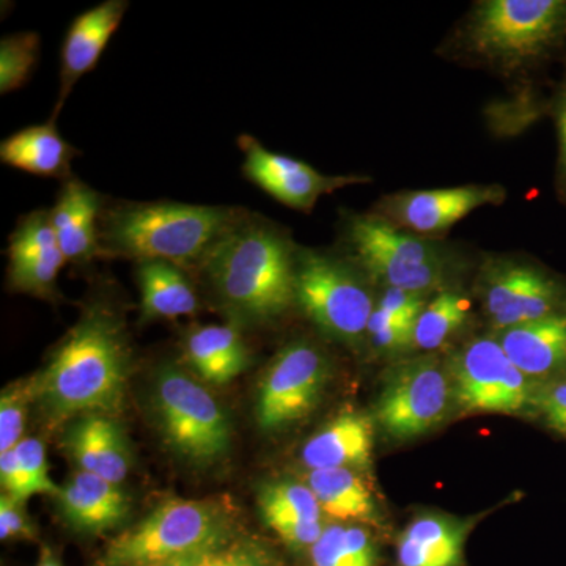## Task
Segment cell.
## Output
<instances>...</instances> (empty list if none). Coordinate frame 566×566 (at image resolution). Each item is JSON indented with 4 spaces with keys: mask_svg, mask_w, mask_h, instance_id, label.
<instances>
[{
    "mask_svg": "<svg viewBox=\"0 0 566 566\" xmlns=\"http://www.w3.org/2000/svg\"><path fill=\"white\" fill-rule=\"evenodd\" d=\"M132 370V346L117 308L95 301L82 312L43 371L35 401L54 423L120 411Z\"/></svg>",
    "mask_w": 566,
    "mask_h": 566,
    "instance_id": "1",
    "label": "cell"
},
{
    "mask_svg": "<svg viewBox=\"0 0 566 566\" xmlns=\"http://www.w3.org/2000/svg\"><path fill=\"white\" fill-rule=\"evenodd\" d=\"M296 251L281 227L245 210L199 271L234 326H259L293 307Z\"/></svg>",
    "mask_w": 566,
    "mask_h": 566,
    "instance_id": "2",
    "label": "cell"
},
{
    "mask_svg": "<svg viewBox=\"0 0 566 566\" xmlns=\"http://www.w3.org/2000/svg\"><path fill=\"white\" fill-rule=\"evenodd\" d=\"M245 210L181 202H122L99 219L103 256L199 270Z\"/></svg>",
    "mask_w": 566,
    "mask_h": 566,
    "instance_id": "3",
    "label": "cell"
},
{
    "mask_svg": "<svg viewBox=\"0 0 566 566\" xmlns=\"http://www.w3.org/2000/svg\"><path fill=\"white\" fill-rule=\"evenodd\" d=\"M566 40V0H483L464 25L468 50L501 70L547 57Z\"/></svg>",
    "mask_w": 566,
    "mask_h": 566,
    "instance_id": "4",
    "label": "cell"
},
{
    "mask_svg": "<svg viewBox=\"0 0 566 566\" xmlns=\"http://www.w3.org/2000/svg\"><path fill=\"white\" fill-rule=\"evenodd\" d=\"M353 262L386 289L428 296L444 290L453 259L447 245L397 229L374 212L345 219Z\"/></svg>",
    "mask_w": 566,
    "mask_h": 566,
    "instance_id": "5",
    "label": "cell"
},
{
    "mask_svg": "<svg viewBox=\"0 0 566 566\" xmlns=\"http://www.w3.org/2000/svg\"><path fill=\"white\" fill-rule=\"evenodd\" d=\"M232 520L218 502L172 499L112 539L95 566H150L230 542Z\"/></svg>",
    "mask_w": 566,
    "mask_h": 566,
    "instance_id": "6",
    "label": "cell"
},
{
    "mask_svg": "<svg viewBox=\"0 0 566 566\" xmlns=\"http://www.w3.org/2000/svg\"><path fill=\"white\" fill-rule=\"evenodd\" d=\"M359 271L354 262L297 245L294 305L327 337L349 346L367 340L376 307Z\"/></svg>",
    "mask_w": 566,
    "mask_h": 566,
    "instance_id": "7",
    "label": "cell"
},
{
    "mask_svg": "<svg viewBox=\"0 0 566 566\" xmlns=\"http://www.w3.org/2000/svg\"><path fill=\"white\" fill-rule=\"evenodd\" d=\"M153 406L167 444L197 465H211L232 447V424L214 395L175 365L156 376Z\"/></svg>",
    "mask_w": 566,
    "mask_h": 566,
    "instance_id": "8",
    "label": "cell"
},
{
    "mask_svg": "<svg viewBox=\"0 0 566 566\" xmlns=\"http://www.w3.org/2000/svg\"><path fill=\"white\" fill-rule=\"evenodd\" d=\"M453 400L463 411L526 415L535 412L539 382L510 359L497 337L469 340L449 363Z\"/></svg>",
    "mask_w": 566,
    "mask_h": 566,
    "instance_id": "9",
    "label": "cell"
},
{
    "mask_svg": "<svg viewBox=\"0 0 566 566\" xmlns=\"http://www.w3.org/2000/svg\"><path fill=\"white\" fill-rule=\"evenodd\" d=\"M453 400L449 367L434 354L403 359L386 371L376 422L395 441L428 433L446 419Z\"/></svg>",
    "mask_w": 566,
    "mask_h": 566,
    "instance_id": "10",
    "label": "cell"
},
{
    "mask_svg": "<svg viewBox=\"0 0 566 566\" xmlns=\"http://www.w3.org/2000/svg\"><path fill=\"white\" fill-rule=\"evenodd\" d=\"M479 294L495 329H512L566 308V283L515 256L488 259L480 271Z\"/></svg>",
    "mask_w": 566,
    "mask_h": 566,
    "instance_id": "11",
    "label": "cell"
},
{
    "mask_svg": "<svg viewBox=\"0 0 566 566\" xmlns=\"http://www.w3.org/2000/svg\"><path fill=\"white\" fill-rule=\"evenodd\" d=\"M329 375V360L318 346L307 340L283 346L260 381L255 405L259 427L282 430L312 415Z\"/></svg>",
    "mask_w": 566,
    "mask_h": 566,
    "instance_id": "12",
    "label": "cell"
},
{
    "mask_svg": "<svg viewBox=\"0 0 566 566\" xmlns=\"http://www.w3.org/2000/svg\"><path fill=\"white\" fill-rule=\"evenodd\" d=\"M505 197V189L501 185L401 191L382 197L374 214L405 232L438 240L472 211L486 205H501Z\"/></svg>",
    "mask_w": 566,
    "mask_h": 566,
    "instance_id": "13",
    "label": "cell"
},
{
    "mask_svg": "<svg viewBox=\"0 0 566 566\" xmlns=\"http://www.w3.org/2000/svg\"><path fill=\"white\" fill-rule=\"evenodd\" d=\"M238 147L243 151L244 177L292 210L311 212L319 197L370 181L359 175H324L300 159L268 150L248 134L238 139Z\"/></svg>",
    "mask_w": 566,
    "mask_h": 566,
    "instance_id": "14",
    "label": "cell"
},
{
    "mask_svg": "<svg viewBox=\"0 0 566 566\" xmlns=\"http://www.w3.org/2000/svg\"><path fill=\"white\" fill-rule=\"evenodd\" d=\"M66 259L52 227L50 210L22 216L9 240V285L41 300L57 296V281Z\"/></svg>",
    "mask_w": 566,
    "mask_h": 566,
    "instance_id": "15",
    "label": "cell"
},
{
    "mask_svg": "<svg viewBox=\"0 0 566 566\" xmlns=\"http://www.w3.org/2000/svg\"><path fill=\"white\" fill-rule=\"evenodd\" d=\"M128 0H106L93 9L80 14L66 32L62 48L61 87L59 99L52 112V120H57L63 104L73 92L74 85L85 74L98 65L104 50L122 24Z\"/></svg>",
    "mask_w": 566,
    "mask_h": 566,
    "instance_id": "16",
    "label": "cell"
},
{
    "mask_svg": "<svg viewBox=\"0 0 566 566\" xmlns=\"http://www.w3.org/2000/svg\"><path fill=\"white\" fill-rule=\"evenodd\" d=\"M103 208V197L87 182L74 177L63 182L50 214L66 262L85 264L103 256L99 244Z\"/></svg>",
    "mask_w": 566,
    "mask_h": 566,
    "instance_id": "17",
    "label": "cell"
},
{
    "mask_svg": "<svg viewBox=\"0 0 566 566\" xmlns=\"http://www.w3.org/2000/svg\"><path fill=\"white\" fill-rule=\"evenodd\" d=\"M497 340L532 381L566 376V308L536 322L501 331Z\"/></svg>",
    "mask_w": 566,
    "mask_h": 566,
    "instance_id": "18",
    "label": "cell"
},
{
    "mask_svg": "<svg viewBox=\"0 0 566 566\" xmlns=\"http://www.w3.org/2000/svg\"><path fill=\"white\" fill-rule=\"evenodd\" d=\"M55 501L66 524L88 534L120 526L129 513V501L120 485L84 471L61 486Z\"/></svg>",
    "mask_w": 566,
    "mask_h": 566,
    "instance_id": "19",
    "label": "cell"
},
{
    "mask_svg": "<svg viewBox=\"0 0 566 566\" xmlns=\"http://www.w3.org/2000/svg\"><path fill=\"white\" fill-rule=\"evenodd\" d=\"M65 449L80 471L122 485L129 471V452L120 423L111 416H84L65 434Z\"/></svg>",
    "mask_w": 566,
    "mask_h": 566,
    "instance_id": "20",
    "label": "cell"
},
{
    "mask_svg": "<svg viewBox=\"0 0 566 566\" xmlns=\"http://www.w3.org/2000/svg\"><path fill=\"white\" fill-rule=\"evenodd\" d=\"M374 420L359 412H345L316 431L303 447V463L318 469H364L374 453Z\"/></svg>",
    "mask_w": 566,
    "mask_h": 566,
    "instance_id": "21",
    "label": "cell"
},
{
    "mask_svg": "<svg viewBox=\"0 0 566 566\" xmlns=\"http://www.w3.org/2000/svg\"><path fill=\"white\" fill-rule=\"evenodd\" d=\"M472 521L447 515L417 516L398 536V566H464V545Z\"/></svg>",
    "mask_w": 566,
    "mask_h": 566,
    "instance_id": "22",
    "label": "cell"
},
{
    "mask_svg": "<svg viewBox=\"0 0 566 566\" xmlns=\"http://www.w3.org/2000/svg\"><path fill=\"white\" fill-rule=\"evenodd\" d=\"M80 155V150L63 139L52 118L11 134L0 144V161L6 166L63 182L73 178L71 166Z\"/></svg>",
    "mask_w": 566,
    "mask_h": 566,
    "instance_id": "23",
    "label": "cell"
},
{
    "mask_svg": "<svg viewBox=\"0 0 566 566\" xmlns=\"http://www.w3.org/2000/svg\"><path fill=\"white\" fill-rule=\"evenodd\" d=\"M185 356L193 374L210 385H227L251 364L238 326H202L188 334Z\"/></svg>",
    "mask_w": 566,
    "mask_h": 566,
    "instance_id": "24",
    "label": "cell"
},
{
    "mask_svg": "<svg viewBox=\"0 0 566 566\" xmlns=\"http://www.w3.org/2000/svg\"><path fill=\"white\" fill-rule=\"evenodd\" d=\"M140 289V319H174L199 311V296L186 271L166 262H142L136 268Z\"/></svg>",
    "mask_w": 566,
    "mask_h": 566,
    "instance_id": "25",
    "label": "cell"
},
{
    "mask_svg": "<svg viewBox=\"0 0 566 566\" xmlns=\"http://www.w3.org/2000/svg\"><path fill=\"white\" fill-rule=\"evenodd\" d=\"M323 513L340 521L375 523L374 495L354 469H318L307 475Z\"/></svg>",
    "mask_w": 566,
    "mask_h": 566,
    "instance_id": "26",
    "label": "cell"
},
{
    "mask_svg": "<svg viewBox=\"0 0 566 566\" xmlns=\"http://www.w3.org/2000/svg\"><path fill=\"white\" fill-rule=\"evenodd\" d=\"M471 308V300L458 290L436 293L415 324V349L433 353L442 348L468 323Z\"/></svg>",
    "mask_w": 566,
    "mask_h": 566,
    "instance_id": "27",
    "label": "cell"
},
{
    "mask_svg": "<svg viewBox=\"0 0 566 566\" xmlns=\"http://www.w3.org/2000/svg\"><path fill=\"white\" fill-rule=\"evenodd\" d=\"M260 512L264 521L303 520L319 523L323 510L316 501L314 491L307 483L274 482L262 488L259 495Z\"/></svg>",
    "mask_w": 566,
    "mask_h": 566,
    "instance_id": "28",
    "label": "cell"
},
{
    "mask_svg": "<svg viewBox=\"0 0 566 566\" xmlns=\"http://www.w3.org/2000/svg\"><path fill=\"white\" fill-rule=\"evenodd\" d=\"M40 57V35L18 32L0 41V93L18 91L31 80Z\"/></svg>",
    "mask_w": 566,
    "mask_h": 566,
    "instance_id": "29",
    "label": "cell"
},
{
    "mask_svg": "<svg viewBox=\"0 0 566 566\" xmlns=\"http://www.w3.org/2000/svg\"><path fill=\"white\" fill-rule=\"evenodd\" d=\"M35 400V381L20 379L0 395V453L10 452L24 439L29 406Z\"/></svg>",
    "mask_w": 566,
    "mask_h": 566,
    "instance_id": "30",
    "label": "cell"
},
{
    "mask_svg": "<svg viewBox=\"0 0 566 566\" xmlns=\"http://www.w3.org/2000/svg\"><path fill=\"white\" fill-rule=\"evenodd\" d=\"M415 322L398 318L375 307L368 322L367 340L376 352L401 354L415 349Z\"/></svg>",
    "mask_w": 566,
    "mask_h": 566,
    "instance_id": "31",
    "label": "cell"
},
{
    "mask_svg": "<svg viewBox=\"0 0 566 566\" xmlns=\"http://www.w3.org/2000/svg\"><path fill=\"white\" fill-rule=\"evenodd\" d=\"M13 450L20 461L29 495L50 494L55 497L61 486L52 482L43 442L35 438H24Z\"/></svg>",
    "mask_w": 566,
    "mask_h": 566,
    "instance_id": "32",
    "label": "cell"
},
{
    "mask_svg": "<svg viewBox=\"0 0 566 566\" xmlns=\"http://www.w3.org/2000/svg\"><path fill=\"white\" fill-rule=\"evenodd\" d=\"M535 412L549 430L566 438V376L539 382Z\"/></svg>",
    "mask_w": 566,
    "mask_h": 566,
    "instance_id": "33",
    "label": "cell"
},
{
    "mask_svg": "<svg viewBox=\"0 0 566 566\" xmlns=\"http://www.w3.org/2000/svg\"><path fill=\"white\" fill-rule=\"evenodd\" d=\"M264 523L268 527L273 528L286 546L296 551H311L312 546L318 542L319 536L323 535L324 528H326L323 521L312 523V521L286 520V517L268 520Z\"/></svg>",
    "mask_w": 566,
    "mask_h": 566,
    "instance_id": "34",
    "label": "cell"
},
{
    "mask_svg": "<svg viewBox=\"0 0 566 566\" xmlns=\"http://www.w3.org/2000/svg\"><path fill=\"white\" fill-rule=\"evenodd\" d=\"M312 566H354L345 545V526H327L312 546Z\"/></svg>",
    "mask_w": 566,
    "mask_h": 566,
    "instance_id": "35",
    "label": "cell"
},
{
    "mask_svg": "<svg viewBox=\"0 0 566 566\" xmlns=\"http://www.w3.org/2000/svg\"><path fill=\"white\" fill-rule=\"evenodd\" d=\"M22 504L24 502L17 501L7 494H2L0 497V538L2 542L36 538V528Z\"/></svg>",
    "mask_w": 566,
    "mask_h": 566,
    "instance_id": "36",
    "label": "cell"
},
{
    "mask_svg": "<svg viewBox=\"0 0 566 566\" xmlns=\"http://www.w3.org/2000/svg\"><path fill=\"white\" fill-rule=\"evenodd\" d=\"M197 566H270V560L259 547L227 542L211 549Z\"/></svg>",
    "mask_w": 566,
    "mask_h": 566,
    "instance_id": "37",
    "label": "cell"
},
{
    "mask_svg": "<svg viewBox=\"0 0 566 566\" xmlns=\"http://www.w3.org/2000/svg\"><path fill=\"white\" fill-rule=\"evenodd\" d=\"M427 304L422 294L405 292L400 289H386L376 307L398 318L416 323Z\"/></svg>",
    "mask_w": 566,
    "mask_h": 566,
    "instance_id": "38",
    "label": "cell"
},
{
    "mask_svg": "<svg viewBox=\"0 0 566 566\" xmlns=\"http://www.w3.org/2000/svg\"><path fill=\"white\" fill-rule=\"evenodd\" d=\"M345 545L354 566H378V549L367 528L345 526Z\"/></svg>",
    "mask_w": 566,
    "mask_h": 566,
    "instance_id": "39",
    "label": "cell"
},
{
    "mask_svg": "<svg viewBox=\"0 0 566 566\" xmlns=\"http://www.w3.org/2000/svg\"><path fill=\"white\" fill-rule=\"evenodd\" d=\"M0 483H2L7 495L17 499V501L25 502L31 497L14 450L0 453Z\"/></svg>",
    "mask_w": 566,
    "mask_h": 566,
    "instance_id": "40",
    "label": "cell"
},
{
    "mask_svg": "<svg viewBox=\"0 0 566 566\" xmlns=\"http://www.w3.org/2000/svg\"><path fill=\"white\" fill-rule=\"evenodd\" d=\"M554 117H556L558 145H560V155H558V191L566 203V80L557 93L556 103H554Z\"/></svg>",
    "mask_w": 566,
    "mask_h": 566,
    "instance_id": "41",
    "label": "cell"
},
{
    "mask_svg": "<svg viewBox=\"0 0 566 566\" xmlns=\"http://www.w3.org/2000/svg\"><path fill=\"white\" fill-rule=\"evenodd\" d=\"M211 549H214V547H211ZM211 549L197 551V553L188 554V556L172 558V560L161 562V564L150 566H197Z\"/></svg>",
    "mask_w": 566,
    "mask_h": 566,
    "instance_id": "42",
    "label": "cell"
},
{
    "mask_svg": "<svg viewBox=\"0 0 566 566\" xmlns=\"http://www.w3.org/2000/svg\"><path fill=\"white\" fill-rule=\"evenodd\" d=\"M36 566H63L59 557L55 556L54 551L51 547H41L39 564Z\"/></svg>",
    "mask_w": 566,
    "mask_h": 566,
    "instance_id": "43",
    "label": "cell"
}]
</instances>
